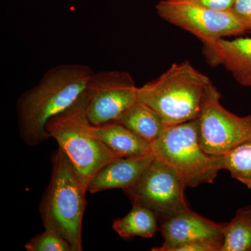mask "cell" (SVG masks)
<instances>
[{"mask_svg": "<svg viewBox=\"0 0 251 251\" xmlns=\"http://www.w3.org/2000/svg\"><path fill=\"white\" fill-rule=\"evenodd\" d=\"M229 11L251 31V0H234Z\"/></svg>", "mask_w": 251, "mask_h": 251, "instance_id": "ffe728a7", "label": "cell"}, {"mask_svg": "<svg viewBox=\"0 0 251 251\" xmlns=\"http://www.w3.org/2000/svg\"><path fill=\"white\" fill-rule=\"evenodd\" d=\"M87 103L85 92L71 108L51 118L46 129L57 141L88 191L96 173L120 156L91 133V123L86 114Z\"/></svg>", "mask_w": 251, "mask_h": 251, "instance_id": "277c9868", "label": "cell"}, {"mask_svg": "<svg viewBox=\"0 0 251 251\" xmlns=\"http://www.w3.org/2000/svg\"><path fill=\"white\" fill-rule=\"evenodd\" d=\"M216 88L203 105L198 118L201 147L206 153L224 156L229 150L251 140V115L239 117L225 108Z\"/></svg>", "mask_w": 251, "mask_h": 251, "instance_id": "ba28073f", "label": "cell"}, {"mask_svg": "<svg viewBox=\"0 0 251 251\" xmlns=\"http://www.w3.org/2000/svg\"><path fill=\"white\" fill-rule=\"evenodd\" d=\"M151 153L174 169L186 188L211 184L224 170V156L209 154L201 147L198 119L166 126L151 144Z\"/></svg>", "mask_w": 251, "mask_h": 251, "instance_id": "5b68a950", "label": "cell"}, {"mask_svg": "<svg viewBox=\"0 0 251 251\" xmlns=\"http://www.w3.org/2000/svg\"><path fill=\"white\" fill-rule=\"evenodd\" d=\"M223 243L213 239L192 241L170 248L168 251H221Z\"/></svg>", "mask_w": 251, "mask_h": 251, "instance_id": "d6986e66", "label": "cell"}, {"mask_svg": "<svg viewBox=\"0 0 251 251\" xmlns=\"http://www.w3.org/2000/svg\"><path fill=\"white\" fill-rule=\"evenodd\" d=\"M185 187L171 166L154 158L134 184L124 189L132 204L151 209L160 221L187 210Z\"/></svg>", "mask_w": 251, "mask_h": 251, "instance_id": "8992f818", "label": "cell"}, {"mask_svg": "<svg viewBox=\"0 0 251 251\" xmlns=\"http://www.w3.org/2000/svg\"><path fill=\"white\" fill-rule=\"evenodd\" d=\"M216 88L209 77L185 61L173 64L159 77L138 87L137 95L170 126L199 118Z\"/></svg>", "mask_w": 251, "mask_h": 251, "instance_id": "7a4b0ae2", "label": "cell"}, {"mask_svg": "<svg viewBox=\"0 0 251 251\" xmlns=\"http://www.w3.org/2000/svg\"><path fill=\"white\" fill-rule=\"evenodd\" d=\"M151 153L138 158L120 157L102 167L91 180L88 191L96 193L112 188H125L135 184L154 159Z\"/></svg>", "mask_w": 251, "mask_h": 251, "instance_id": "7c38bea8", "label": "cell"}, {"mask_svg": "<svg viewBox=\"0 0 251 251\" xmlns=\"http://www.w3.org/2000/svg\"><path fill=\"white\" fill-rule=\"evenodd\" d=\"M42 233L31 238L25 244L27 251H74L70 243L52 226H44Z\"/></svg>", "mask_w": 251, "mask_h": 251, "instance_id": "ac0fdd59", "label": "cell"}, {"mask_svg": "<svg viewBox=\"0 0 251 251\" xmlns=\"http://www.w3.org/2000/svg\"><path fill=\"white\" fill-rule=\"evenodd\" d=\"M158 221V217L151 209L133 204L126 215L114 221L112 227L123 239L135 237L151 238L160 229Z\"/></svg>", "mask_w": 251, "mask_h": 251, "instance_id": "9a60e30c", "label": "cell"}, {"mask_svg": "<svg viewBox=\"0 0 251 251\" xmlns=\"http://www.w3.org/2000/svg\"><path fill=\"white\" fill-rule=\"evenodd\" d=\"M116 122L151 145L166 128L161 116L149 105L138 100Z\"/></svg>", "mask_w": 251, "mask_h": 251, "instance_id": "5bb4252c", "label": "cell"}, {"mask_svg": "<svg viewBox=\"0 0 251 251\" xmlns=\"http://www.w3.org/2000/svg\"><path fill=\"white\" fill-rule=\"evenodd\" d=\"M164 242L154 251H168L170 248L202 239L224 242L225 225L216 224L188 209L160 221Z\"/></svg>", "mask_w": 251, "mask_h": 251, "instance_id": "30bf717a", "label": "cell"}, {"mask_svg": "<svg viewBox=\"0 0 251 251\" xmlns=\"http://www.w3.org/2000/svg\"><path fill=\"white\" fill-rule=\"evenodd\" d=\"M94 74L85 64L56 66L37 85L25 92L17 103L18 130L23 142L36 146L50 138L46 129L47 122L76 103Z\"/></svg>", "mask_w": 251, "mask_h": 251, "instance_id": "6da1fadb", "label": "cell"}, {"mask_svg": "<svg viewBox=\"0 0 251 251\" xmlns=\"http://www.w3.org/2000/svg\"><path fill=\"white\" fill-rule=\"evenodd\" d=\"M224 170L251 189V140L234 147L224 156Z\"/></svg>", "mask_w": 251, "mask_h": 251, "instance_id": "e0dca14e", "label": "cell"}, {"mask_svg": "<svg viewBox=\"0 0 251 251\" xmlns=\"http://www.w3.org/2000/svg\"><path fill=\"white\" fill-rule=\"evenodd\" d=\"M158 16L198 37L203 44L249 32L230 11L204 7L188 0H161Z\"/></svg>", "mask_w": 251, "mask_h": 251, "instance_id": "52a82bcc", "label": "cell"}, {"mask_svg": "<svg viewBox=\"0 0 251 251\" xmlns=\"http://www.w3.org/2000/svg\"><path fill=\"white\" fill-rule=\"evenodd\" d=\"M204 52L210 65L226 68L238 83L251 87V38L221 39L204 43Z\"/></svg>", "mask_w": 251, "mask_h": 251, "instance_id": "8fae6325", "label": "cell"}, {"mask_svg": "<svg viewBox=\"0 0 251 251\" xmlns=\"http://www.w3.org/2000/svg\"><path fill=\"white\" fill-rule=\"evenodd\" d=\"M221 251H251V205L238 209L230 222L225 225Z\"/></svg>", "mask_w": 251, "mask_h": 251, "instance_id": "2e32d148", "label": "cell"}, {"mask_svg": "<svg viewBox=\"0 0 251 251\" xmlns=\"http://www.w3.org/2000/svg\"><path fill=\"white\" fill-rule=\"evenodd\" d=\"M91 133L120 157L138 158L151 153V145L117 122L100 126L91 124Z\"/></svg>", "mask_w": 251, "mask_h": 251, "instance_id": "4fadbf2b", "label": "cell"}, {"mask_svg": "<svg viewBox=\"0 0 251 251\" xmlns=\"http://www.w3.org/2000/svg\"><path fill=\"white\" fill-rule=\"evenodd\" d=\"M87 189L68 157L58 148L52 155V174L39 211L44 226L55 227L74 251H82V225Z\"/></svg>", "mask_w": 251, "mask_h": 251, "instance_id": "3957f363", "label": "cell"}, {"mask_svg": "<svg viewBox=\"0 0 251 251\" xmlns=\"http://www.w3.org/2000/svg\"><path fill=\"white\" fill-rule=\"evenodd\" d=\"M137 90L138 87L128 73H95L86 90L89 121L94 126L116 122L138 100Z\"/></svg>", "mask_w": 251, "mask_h": 251, "instance_id": "9c48e42d", "label": "cell"}, {"mask_svg": "<svg viewBox=\"0 0 251 251\" xmlns=\"http://www.w3.org/2000/svg\"><path fill=\"white\" fill-rule=\"evenodd\" d=\"M188 1L211 9L229 11L234 0H188Z\"/></svg>", "mask_w": 251, "mask_h": 251, "instance_id": "44dd1931", "label": "cell"}]
</instances>
